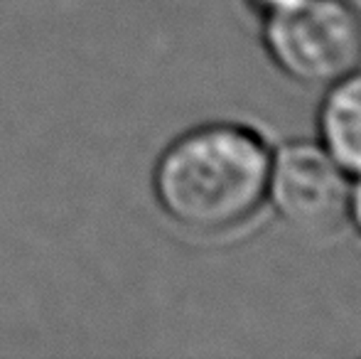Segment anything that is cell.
<instances>
[{
  "instance_id": "6da1fadb",
  "label": "cell",
  "mask_w": 361,
  "mask_h": 359,
  "mask_svg": "<svg viewBox=\"0 0 361 359\" xmlns=\"http://www.w3.org/2000/svg\"><path fill=\"white\" fill-rule=\"evenodd\" d=\"M271 155L243 126H202L165 148L152 173L160 209L182 229L221 234L243 224L268 190Z\"/></svg>"
},
{
  "instance_id": "7a4b0ae2",
  "label": "cell",
  "mask_w": 361,
  "mask_h": 359,
  "mask_svg": "<svg viewBox=\"0 0 361 359\" xmlns=\"http://www.w3.org/2000/svg\"><path fill=\"white\" fill-rule=\"evenodd\" d=\"M266 44L290 79L332 87L361 64V13L349 0H300L268 15Z\"/></svg>"
},
{
  "instance_id": "3957f363",
  "label": "cell",
  "mask_w": 361,
  "mask_h": 359,
  "mask_svg": "<svg viewBox=\"0 0 361 359\" xmlns=\"http://www.w3.org/2000/svg\"><path fill=\"white\" fill-rule=\"evenodd\" d=\"M266 192L283 219L310 234L334 229L349 212L344 170L312 143H290L271 160Z\"/></svg>"
},
{
  "instance_id": "277c9868",
  "label": "cell",
  "mask_w": 361,
  "mask_h": 359,
  "mask_svg": "<svg viewBox=\"0 0 361 359\" xmlns=\"http://www.w3.org/2000/svg\"><path fill=\"white\" fill-rule=\"evenodd\" d=\"M319 133L334 163L352 175H361V74L332 84L319 109Z\"/></svg>"
},
{
  "instance_id": "5b68a950",
  "label": "cell",
  "mask_w": 361,
  "mask_h": 359,
  "mask_svg": "<svg viewBox=\"0 0 361 359\" xmlns=\"http://www.w3.org/2000/svg\"><path fill=\"white\" fill-rule=\"evenodd\" d=\"M256 8L266 10L268 15L278 13V10H286V8H293V5H298L300 0H251Z\"/></svg>"
},
{
  "instance_id": "8992f818",
  "label": "cell",
  "mask_w": 361,
  "mask_h": 359,
  "mask_svg": "<svg viewBox=\"0 0 361 359\" xmlns=\"http://www.w3.org/2000/svg\"><path fill=\"white\" fill-rule=\"evenodd\" d=\"M349 212H352L354 226H357V231L361 234V185L357 187V192H354L352 200H349Z\"/></svg>"
}]
</instances>
